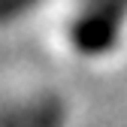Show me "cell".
<instances>
[{
  "label": "cell",
  "mask_w": 127,
  "mask_h": 127,
  "mask_svg": "<svg viewBox=\"0 0 127 127\" xmlns=\"http://www.w3.org/2000/svg\"><path fill=\"white\" fill-rule=\"evenodd\" d=\"M127 0H82L67 21V45L79 61H103L124 39Z\"/></svg>",
  "instance_id": "obj_1"
},
{
  "label": "cell",
  "mask_w": 127,
  "mask_h": 127,
  "mask_svg": "<svg viewBox=\"0 0 127 127\" xmlns=\"http://www.w3.org/2000/svg\"><path fill=\"white\" fill-rule=\"evenodd\" d=\"M0 127H67V103L55 91L0 100Z\"/></svg>",
  "instance_id": "obj_2"
},
{
  "label": "cell",
  "mask_w": 127,
  "mask_h": 127,
  "mask_svg": "<svg viewBox=\"0 0 127 127\" xmlns=\"http://www.w3.org/2000/svg\"><path fill=\"white\" fill-rule=\"evenodd\" d=\"M42 3H45V0H0V27L27 18V15L36 12Z\"/></svg>",
  "instance_id": "obj_3"
}]
</instances>
